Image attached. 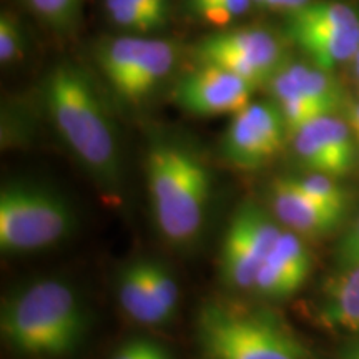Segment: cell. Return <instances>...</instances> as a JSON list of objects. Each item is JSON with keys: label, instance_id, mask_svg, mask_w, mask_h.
Here are the masks:
<instances>
[{"label": "cell", "instance_id": "1", "mask_svg": "<svg viewBox=\"0 0 359 359\" xmlns=\"http://www.w3.org/2000/svg\"><path fill=\"white\" fill-rule=\"evenodd\" d=\"M0 327L8 346L22 356L64 358L82 343L87 316L72 286L45 278L6 299Z\"/></svg>", "mask_w": 359, "mask_h": 359}, {"label": "cell", "instance_id": "2", "mask_svg": "<svg viewBox=\"0 0 359 359\" xmlns=\"http://www.w3.org/2000/svg\"><path fill=\"white\" fill-rule=\"evenodd\" d=\"M45 100L52 122L80 163L102 185L115 187L122 156L114 123L88 79L77 67H55L45 83Z\"/></svg>", "mask_w": 359, "mask_h": 359}, {"label": "cell", "instance_id": "3", "mask_svg": "<svg viewBox=\"0 0 359 359\" xmlns=\"http://www.w3.org/2000/svg\"><path fill=\"white\" fill-rule=\"evenodd\" d=\"M147 185L158 231L173 246H190L203 228L212 175L193 151L155 145L147 156Z\"/></svg>", "mask_w": 359, "mask_h": 359}, {"label": "cell", "instance_id": "4", "mask_svg": "<svg viewBox=\"0 0 359 359\" xmlns=\"http://www.w3.org/2000/svg\"><path fill=\"white\" fill-rule=\"evenodd\" d=\"M195 341L200 359H313L275 313L228 299L201 304Z\"/></svg>", "mask_w": 359, "mask_h": 359}, {"label": "cell", "instance_id": "5", "mask_svg": "<svg viewBox=\"0 0 359 359\" xmlns=\"http://www.w3.org/2000/svg\"><path fill=\"white\" fill-rule=\"evenodd\" d=\"M74 228L70 205L55 191L34 183H8L0 191V248L27 253L48 248Z\"/></svg>", "mask_w": 359, "mask_h": 359}, {"label": "cell", "instance_id": "6", "mask_svg": "<svg viewBox=\"0 0 359 359\" xmlns=\"http://www.w3.org/2000/svg\"><path fill=\"white\" fill-rule=\"evenodd\" d=\"M286 34L311 58L313 65L333 70L359 50V12L344 2L318 0L288 12Z\"/></svg>", "mask_w": 359, "mask_h": 359}, {"label": "cell", "instance_id": "7", "mask_svg": "<svg viewBox=\"0 0 359 359\" xmlns=\"http://www.w3.org/2000/svg\"><path fill=\"white\" fill-rule=\"evenodd\" d=\"M285 231L275 215L257 201H245L224 233L219 276L228 288L251 290L259 269Z\"/></svg>", "mask_w": 359, "mask_h": 359}, {"label": "cell", "instance_id": "8", "mask_svg": "<svg viewBox=\"0 0 359 359\" xmlns=\"http://www.w3.org/2000/svg\"><path fill=\"white\" fill-rule=\"evenodd\" d=\"M200 65H215L250 82L268 83L285 67L280 39L262 29L206 35L195 47Z\"/></svg>", "mask_w": 359, "mask_h": 359}, {"label": "cell", "instance_id": "9", "mask_svg": "<svg viewBox=\"0 0 359 359\" xmlns=\"http://www.w3.org/2000/svg\"><path fill=\"white\" fill-rule=\"evenodd\" d=\"M291 133L276 102H251L233 115L222 140L224 160L240 170H258L280 154Z\"/></svg>", "mask_w": 359, "mask_h": 359}, {"label": "cell", "instance_id": "10", "mask_svg": "<svg viewBox=\"0 0 359 359\" xmlns=\"http://www.w3.org/2000/svg\"><path fill=\"white\" fill-rule=\"evenodd\" d=\"M257 83L215 65H200L177 83L173 92L180 109L198 116L235 115L253 102Z\"/></svg>", "mask_w": 359, "mask_h": 359}, {"label": "cell", "instance_id": "11", "mask_svg": "<svg viewBox=\"0 0 359 359\" xmlns=\"http://www.w3.org/2000/svg\"><path fill=\"white\" fill-rule=\"evenodd\" d=\"M354 138L351 125L336 115H325L296 130L293 150L309 173L341 178L354 167Z\"/></svg>", "mask_w": 359, "mask_h": 359}, {"label": "cell", "instance_id": "12", "mask_svg": "<svg viewBox=\"0 0 359 359\" xmlns=\"http://www.w3.org/2000/svg\"><path fill=\"white\" fill-rule=\"evenodd\" d=\"M269 208L285 230L299 236L318 238L334 231L344 215L326 208L306 195L293 177L276 178L269 188Z\"/></svg>", "mask_w": 359, "mask_h": 359}, {"label": "cell", "instance_id": "13", "mask_svg": "<svg viewBox=\"0 0 359 359\" xmlns=\"http://www.w3.org/2000/svg\"><path fill=\"white\" fill-rule=\"evenodd\" d=\"M313 259L303 238L285 230L259 269L251 291L266 299H286L306 283Z\"/></svg>", "mask_w": 359, "mask_h": 359}, {"label": "cell", "instance_id": "14", "mask_svg": "<svg viewBox=\"0 0 359 359\" xmlns=\"http://www.w3.org/2000/svg\"><path fill=\"white\" fill-rule=\"evenodd\" d=\"M320 321L330 327L359 333V264L341 269L327 283L320 304Z\"/></svg>", "mask_w": 359, "mask_h": 359}, {"label": "cell", "instance_id": "15", "mask_svg": "<svg viewBox=\"0 0 359 359\" xmlns=\"http://www.w3.org/2000/svg\"><path fill=\"white\" fill-rule=\"evenodd\" d=\"M148 40L150 39L127 35V37L109 40L102 45L97 53L103 75L120 97L123 95L130 80L140 65Z\"/></svg>", "mask_w": 359, "mask_h": 359}, {"label": "cell", "instance_id": "16", "mask_svg": "<svg viewBox=\"0 0 359 359\" xmlns=\"http://www.w3.org/2000/svg\"><path fill=\"white\" fill-rule=\"evenodd\" d=\"M177 62V48L167 40L150 39L143 53L140 65L130 80L122 98L125 102L138 103L150 95L163 79L168 77Z\"/></svg>", "mask_w": 359, "mask_h": 359}, {"label": "cell", "instance_id": "17", "mask_svg": "<svg viewBox=\"0 0 359 359\" xmlns=\"http://www.w3.org/2000/svg\"><path fill=\"white\" fill-rule=\"evenodd\" d=\"M118 302L122 304L123 311L132 320L142 325H163L167 318L156 306L154 296L148 288L143 269V259L133 262L122 268L118 276Z\"/></svg>", "mask_w": 359, "mask_h": 359}, {"label": "cell", "instance_id": "18", "mask_svg": "<svg viewBox=\"0 0 359 359\" xmlns=\"http://www.w3.org/2000/svg\"><path fill=\"white\" fill-rule=\"evenodd\" d=\"M293 83L314 105L320 107L326 115H336L343 105V90L330 70L316 65L290 64L283 67Z\"/></svg>", "mask_w": 359, "mask_h": 359}, {"label": "cell", "instance_id": "19", "mask_svg": "<svg viewBox=\"0 0 359 359\" xmlns=\"http://www.w3.org/2000/svg\"><path fill=\"white\" fill-rule=\"evenodd\" d=\"M143 269H145V278L148 283V288L154 296L156 306L167 318V321L172 320V316L177 311L178 303V285L175 280L172 271L158 262L154 259H143Z\"/></svg>", "mask_w": 359, "mask_h": 359}, {"label": "cell", "instance_id": "20", "mask_svg": "<svg viewBox=\"0 0 359 359\" xmlns=\"http://www.w3.org/2000/svg\"><path fill=\"white\" fill-rule=\"evenodd\" d=\"M293 180L296 185L318 203L333 210V212L346 215L348 195L336 182L338 178L323 173H309L306 177H293Z\"/></svg>", "mask_w": 359, "mask_h": 359}, {"label": "cell", "instance_id": "21", "mask_svg": "<svg viewBox=\"0 0 359 359\" xmlns=\"http://www.w3.org/2000/svg\"><path fill=\"white\" fill-rule=\"evenodd\" d=\"M105 7L110 19L130 32L148 34L163 27L148 12L142 0H105Z\"/></svg>", "mask_w": 359, "mask_h": 359}, {"label": "cell", "instance_id": "22", "mask_svg": "<svg viewBox=\"0 0 359 359\" xmlns=\"http://www.w3.org/2000/svg\"><path fill=\"white\" fill-rule=\"evenodd\" d=\"M82 0H29L35 12L48 24L57 29H67L74 25L79 17Z\"/></svg>", "mask_w": 359, "mask_h": 359}, {"label": "cell", "instance_id": "23", "mask_svg": "<svg viewBox=\"0 0 359 359\" xmlns=\"http://www.w3.org/2000/svg\"><path fill=\"white\" fill-rule=\"evenodd\" d=\"M251 6L253 0H208L203 6L195 8L193 13L208 24L224 25L248 12Z\"/></svg>", "mask_w": 359, "mask_h": 359}, {"label": "cell", "instance_id": "24", "mask_svg": "<svg viewBox=\"0 0 359 359\" xmlns=\"http://www.w3.org/2000/svg\"><path fill=\"white\" fill-rule=\"evenodd\" d=\"M24 52V37H22L19 22L11 15V12H2L0 15V60L2 64H11Z\"/></svg>", "mask_w": 359, "mask_h": 359}, {"label": "cell", "instance_id": "25", "mask_svg": "<svg viewBox=\"0 0 359 359\" xmlns=\"http://www.w3.org/2000/svg\"><path fill=\"white\" fill-rule=\"evenodd\" d=\"M170 353L161 344L150 339H133L125 343L111 359H165Z\"/></svg>", "mask_w": 359, "mask_h": 359}, {"label": "cell", "instance_id": "26", "mask_svg": "<svg viewBox=\"0 0 359 359\" xmlns=\"http://www.w3.org/2000/svg\"><path fill=\"white\" fill-rule=\"evenodd\" d=\"M334 257L341 269L359 264V218L351 226V230H348L346 235L341 238Z\"/></svg>", "mask_w": 359, "mask_h": 359}, {"label": "cell", "instance_id": "27", "mask_svg": "<svg viewBox=\"0 0 359 359\" xmlns=\"http://www.w3.org/2000/svg\"><path fill=\"white\" fill-rule=\"evenodd\" d=\"M142 4L161 25L167 24L170 15V0H142Z\"/></svg>", "mask_w": 359, "mask_h": 359}, {"label": "cell", "instance_id": "28", "mask_svg": "<svg viewBox=\"0 0 359 359\" xmlns=\"http://www.w3.org/2000/svg\"><path fill=\"white\" fill-rule=\"evenodd\" d=\"M311 0H266V8H278V11L293 12L306 6Z\"/></svg>", "mask_w": 359, "mask_h": 359}, {"label": "cell", "instance_id": "29", "mask_svg": "<svg viewBox=\"0 0 359 359\" xmlns=\"http://www.w3.org/2000/svg\"><path fill=\"white\" fill-rule=\"evenodd\" d=\"M349 125H351L354 137H356V142L359 143V103L356 107L351 109V116H349Z\"/></svg>", "mask_w": 359, "mask_h": 359}, {"label": "cell", "instance_id": "30", "mask_svg": "<svg viewBox=\"0 0 359 359\" xmlns=\"http://www.w3.org/2000/svg\"><path fill=\"white\" fill-rule=\"evenodd\" d=\"M343 359H359V341L344 349Z\"/></svg>", "mask_w": 359, "mask_h": 359}, {"label": "cell", "instance_id": "31", "mask_svg": "<svg viewBox=\"0 0 359 359\" xmlns=\"http://www.w3.org/2000/svg\"><path fill=\"white\" fill-rule=\"evenodd\" d=\"M205 2H208V0H188V6H190L191 12L195 11V8H198L200 6H203Z\"/></svg>", "mask_w": 359, "mask_h": 359}, {"label": "cell", "instance_id": "32", "mask_svg": "<svg viewBox=\"0 0 359 359\" xmlns=\"http://www.w3.org/2000/svg\"><path fill=\"white\" fill-rule=\"evenodd\" d=\"M353 60H354V69H356V75H358V79H359V50H358L356 57H354Z\"/></svg>", "mask_w": 359, "mask_h": 359}, {"label": "cell", "instance_id": "33", "mask_svg": "<svg viewBox=\"0 0 359 359\" xmlns=\"http://www.w3.org/2000/svg\"><path fill=\"white\" fill-rule=\"evenodd\" d=\"M253 4L258 7H266V0H253Z\"/></svg>", "mask_w": 359, "mask_h": 359}, {"label": "cell", "instance_id": "34", "mask_svg": "<svg viewBox=\"0 0 359 359\" xmlns=\"http://www.w3.org/2000/svg\"><path fill=\"white\" fill-rule=\"evenodd\" d=\"M165 359H172V356H168V358H165Z\"/></svg>", "mask_w": 359, "mask_h": 359}]
</instances>
